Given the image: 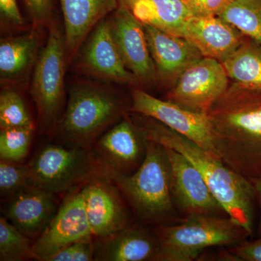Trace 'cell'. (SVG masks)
<instances>
[{"label":"cell","instance_id":"1","mask_svg":"<svg viewBox=\"0 0 261 261\" xmlns=\"http://www.w3.org/2000/svg\"><path fill=\"white\" fill-rule=\"evenodd\" d=\"M216 154L249 179L261 178V92L234 84L208 113Z\"/></svg>","mask_w":261,"mask_h":261},{"label":"cell","instance_id":"2","mask_svg":"<svg viewBox=\"0 0 261 261\" xmlns=\"http://www.w3.org/2000/svg\"><path fill=\"white\" fill-rule=\"evenodd\" d=\"M137 115L132 120L146 138L174 149L189 160L200 171L228 217L252 236L257 202L252 181L226 166L219 156L187 137L152 118Z\"/></svg>","mask_w":261,"mask_h":261},{"label":"cell","instance_id":"3","mask_svg":"<svg viewBox=\"0 0 261 261\" xmlns=\"http://www.w3.org/2000/svg\"><path fill=\"white\" fill-rule=\"evenodd\" d=\"M118 187L142 222L173 224L176 211L171 191V167L164 146L147 139V152L140 167L129 175L108 178Z\"/></svg>","mask_w":261,"mask_h":261},{"label":"cell","instance_id":"4","mask_svg":"<svg viewBox=\"0 0 261 261\" xmlns=\"http://www.w3.org/2000/svg\"><path fill=\"white\" fill-rule=\"evenodd\" d=\"M160 250L157 261L196 260L206 249L233 246L250 234L231 218L192 215L181 222L158 225L154 228Z\"/></svg>","mask_w":261,"mask_h":261},{"label":"cell","instance_id":"5","mask_svg":"<svg viewBox=\"0 0 261 261\" xmlns=\"http://www.w3.org/2000/svg\"><path fill=\"white\" fill-rule=\"evenodd\" d=\"M124 112L123 103L106 89L79 85L70 89L69 99L57 125L63 145L90 148L105 130Z\"/></svg>","mask_w":261,"mask_h":261},{"label":"cell","instance_id":"6","mask_svg":"<svg viewBox=\"0 0 261 261\" xmlns=\"http://www.w3.org/2000/svg\"><path fill=\"white\" fill-rule=\"evenodd\" d=\"M27 165L33 185L56 195L100 176L90 148L63 144L44 146Z\"/></svg>","mask_w":261,"mask_h":261},{"label":"cell","instance_id":"7","mask_svg":"<svg viewBox=\"0 0 261 261\" xmlns=\"http://www.w3.org/2000/svg\"><path fill=\"white\" fill-rule=\"evenodd\" d=\"M66 60L64 34L51 23L47 44L36 65L31 88L41 124L49 132L58 125L64 97Z\"/></svg>","mask_w":261,"mask_h":261},{"label":"cell","instance_id":"8","mask_svg":"<svg viewBox=\"0 0 261 261\" xmlns=\"http://www.w3.org/2000/svg\"><path fill=\"white\" fill-rule=\"evenodd\" d=\"M147 142L135 122L123 118L90 147L100 176L110 178L135 172L145 159Z\"/></svg>","mask_w":261,"mask_h":261},{"label":"cell","instance_id":"9","mask_svg":"<svg viewBox=\"0 0 261 261\" xmlns=\"http://www.w3.org/2000/svg\"><path fill=\"white\" fill-rule=\"evenodd\" d=\"M228 82L223 63L203 57L179 75L168 100L194 112L208 114L227 90Z\"/></svg>","mask_w":261,"mask_h":261},{"label":"cell","instance_id":"10","mask_svg":"<svg viewBox=\"0 0 261 261\" xmlns=\"http://www.w3.org/2000/svg\"><path fill=\"white\" fill-rule=\"evenodd\" d=\"M132 99L133 112L160 122L216 154L208 115L194 112L169 100L158 99L141 89L132 92Z\"/></svg>","mask_w":261,"mask_h":261},{"label":"cell","instance_id":"11","mask_svg":"<svg viewBox=\"0 0 261 261\" xmlns=\"http://www.w3.org/2000/svg\"><path fill=\"white\" fill-rule=\"evenodd\" d=\"M92 235L100 240L129 226L124 197L110 178L97 176L80 188Z\"/></svg>","mask_w":261,"mask_h":261},{"label":"cell","instance_id":"12","mask_svg":"<svg viewBox=\"0 0 261 261\" xmlns=\"http://www.w3.org/2000/svg\"><path fill=\"white\" fill-rule=\"evenodd\" d=\"M90 238L94 237L80 189L65 197L44 232L33 243L35 260L48 261L60 250Z\"/></svg>","mask_w":261,"mask_h":261},{"label":"cell","instance_id":"13","mask_svg":"<svg viewBox=\"0 0 261 261\" xmlns=\"http://www.w3.org/2000/svg\"><path fill=\"white\" fill-rule=\"evenodd\" d=\"M165 147L171 167V191L176 209L186 216H220L225 213L200 171L183 154Z\"/></svg>","mask_w":261,"mask_h":261},{"label":"cell","instance_id":"14","mask_svg":"<svg viewBox=\"0 0 261 261\" xmlns=\"http://www.w3.org/2000/svg\"><path fill=\"white\" fill-rule=\"evenodd\" d=\"M109 21L126 68L140 82L153 83L157 70L149 53L143 24L121 5L113 12Z\"/></svg>","mask_w":261,"mask_h":261},{"label":"cell","instance_id":"15","mask_svg":"<svg viewBox=\"0 0 261 261\" xmlns=\"http://www.w3.org/2000/svg\"><path fill=\"white\" fill-rule=\"evenodd\" d=\"M56 194L31 186L5 200V219L28 238L37 240L59 208Z\"/></svg>","mask_w":261,"mask_h":261},{"label":"cell","instance_id":"16","mask_svg":"<svg viewBox=\"0 0 261 261\" xmlns=\"http://www.w3.org/2000/svg\"><path fill=\"white\" fill-rule=\"evenodd\" d=\"M181 37L192 43L202 56L222 63L247 37L219 16H193L184 24Z\"/></svg>","mask_w":261,"mask_h":261},{"label":"cell","instance_id":"17","mask_svg":"<svg viewBox=\"0 0 261 261\" xmlns=\"http://www.w3.org/2000/svg\"><path fill=\"white\" fill-rule=\"evenodd\" d=\"M143 27L158 75L163 80H177L185 70L203 58L185 38L152 25L143 24Z\"/></svg>","mask_w":261,"mask_h":261},{"label":"cell","instance_id":"18","mask_svg":"<svg viewBox=\"0 0 261 261\" xmlns=\"http://www.w3.org/2000/svg\"><path fill=\"white\" fill-rule=\"evenodd\" d=\"M83 63L87 69L101 78L124 84L137 81L123 62L109 19H103L94 29L84 51Z\"/></svg>","mask_w":261,"mask_h":261},{"label":"cell","instance_id":"19","mask_svg":"<svg viewBox=\"0 0 261 261\" xmlns=\"http://www.w3.org/2000/svg\"><path fill=\"white\" fill-rule=\"evenodd\" d=\"M160 250L155 233L142 226H128L108 238L95 240L94 260H157Z\"/></svg>","mask_w":261,"mask_h":261},{"label":"cell","instance_id":"20","mask_svg":"<svg viewBox=\"0 0 261 261\" xmlns=\"http://www.w3.org/2000/svg\"><path fill=\"white\" fill-rule=\"evenodd\" d=\"M64 19L67 58L70 59L89 32L119 6L118 0H59Z\"/></svg>","mask_w":261,"mask_h":261},{"label":"cell","instance_id":"21","mask_svg":"<svg viewBox=\"0 0 261 261\" xmlns=\"http://www.w3.org/2000/svg\"><path fill=\"white\" fill-rule=\"evenodd\" d=\"M142 24L180 36L184 24L191 16L183 0H118Z\"/></svg>","mask_w":261,"mask_h":261},{"label":"cell","instance_id":"22","mask_svg":"<svg viewBox=\"0 0 261 261\" xmlns=\"http://www.w3.org/2000/svg\"><path fill=\"white\" fill-rule=\"evenodd\" d=\"M229 80L240 88L261 92V45L248 39L222 62Z\"/></svg>","mask_w":261,"mask_h":261},{"label":"cell","instance_id":"23","mask_svg":"<svg viewBox=\"0 0 261 261\" xmlns=\"http://www.w3.org/2000/svg\"><path fill=\"white\" fill-rule=\"evenodd\" d=\"M38 39L33 32L7 38L0 43V75L10 80L21 74L30 66L37 53Z\"/></svg>","mask_w":261,"mask_h":261},{"label":"cell","instance_id":"24","mask_svg":"<svg viewBox=\"0 0 261 261\" xmlns=\"http://www.w3.org/2000/svg\"><path fill=\"white\" fill-rule=\"evenodd\" d=\"M219 16L261 45V0H233Z\"/></svg>","mask_w":261,"mask_h":261},{"label":"cell","instance_id":"25","mask_svg":"<svg viewBox=\"0 0 261 261\" xmlns=\"http://www.w3.org/2000/svg\"><path fill=\"white\" fill-rule=\"evenodd\" d=\"M31 239L10 221L0 219V260L23 261L35 259Z\"/></svg>","mask_w":261,"mask_h":261},{"label":"cell","instance_id":"26","mask_svg":"<svg viewBox=\"0 0 261 261\" xmlns=\"http://www.w3.org/2000/svg\"><path fill=\"white\" fill-rule=\"evenodd\" d=\"M32 128V117L22 97L11 89L0 94V128Z\"/></svg>","mask_w":261,"mask_h":261},{"label":"cell","instance_id":"27","mask_svg":"<svg viewBox=\"0 0 261 261\" xmlns=\"http://www.w3.org/2000/svg\"><path fill=\"white\" fill-rule=\"evenodd\" d=\"M32 128H11L0 132V159L20 163L28 155L32 144Z\"/></svg>","mask_w":261,"mask_h":261},{"label":"cell","instance_id":"28","mask_svg":"<svg viewBox=\"0 0 261 261\" xmlns=\"http://www.w3.org/2000/svg\"><path fill=\"white\" fill-rule=\"evenodd\" d=\"M27 165L0 161V192L5 200L33 186Z\"/></svg>","mask_w":261,"mask_h":261},{"label":"cell","instance_id":"29","mask_svg":"<svg viewBox=\"0 0 261 261\" xmlns=\"http://www.w3.org/2000/svg\"><path fill=\"white\" fill-rule=\"evenodd\" d=\"M95 255V239L90 238L72 244L53 255L48 261H92Z\"/></svg>","mask_w":261,"mask_h":261},{"label":"cell","instance_id":"30","mask_svg":"<svg viewBox=\"0 0 261 261\" xmlns=\"http://www.w3.org/2000/svg\"><path fill=\"white\" fill-rule=\"evenodd\" d=\"M193 16H219L233 0H183Z\"/></svg>","mask_w":261,"mask_h":261},{"label":"cell","instance_id":"31","mask_svg":"<svg viewBox=\"0 0 261 261\" xmlns=\"http://www.w3.org/2000/svg\"><path fill=\"white\" fill-rule=\"evenodd\" d=\"M228 257L233 260L261 261V237L253 241L245 240L228 250Z\"/></svg>","mask_w":261,"mask_h":261},{"label":"cell","instance_id":"32","mask_svg":"<svg viewBox=\"0 0 261 261\" xmlns=\"http://www.w3.org/2000/svg\"><path fill=\"white\" fill-rule=\"evenodd\" d=\"M24 3L35 25H50L53 18L51 0H24Z\"/></svg>","mask_w":261,"mask_h":261},{"label":"cell","instance_id":"33","mask_svg":"<svg viewBox=\"0 0 261 261\" xmlns=\"http://www.w3.org/2000/svg\"><path fill=\"white\" fill-rule=\"evenodd\" d=\"M0 12L2 18L10 23L21 25L23 17L19 10L17 0H0Z\"/></svg>","mask_w":261,"mask_h":261},{"label":"cell","instance_id":"34","mask_svg":"<svg viewBox=\"0 0 261 261\" xmlns=\"http://www.w3.org/2000/svg\"><path fill=\"white\" fill-rule=\"evenodd\" d=\"M255 188L256 194L257 202L260 208V221L258 224V234L261 237V178L260 179H250Z\"/></svg>","mask_w":261,"mask_h":261}]
</instances>
